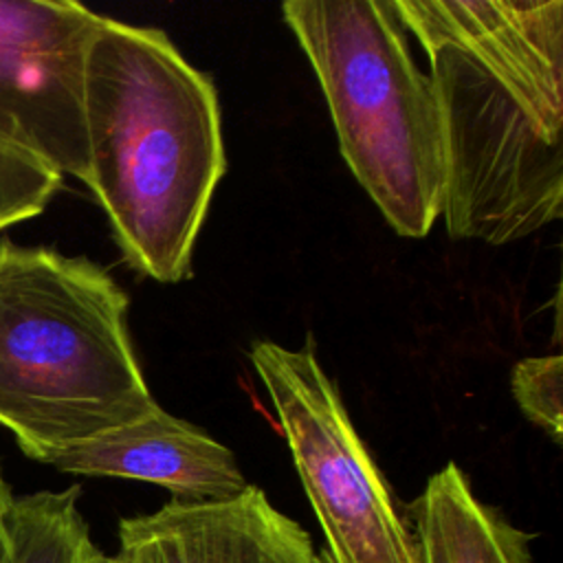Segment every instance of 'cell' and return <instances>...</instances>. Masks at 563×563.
<instances>
[{
	"instance_id": "obj_1",
	"label": "cell",
	"mask_w": 563,
	"mask_h": 563,
	"mask_svg": "<svg viewBox=\"0 0 563 563\" xmlns=\"http://www.w3.org/2000/svg\"><path fill=\"white\" fill-rule=\"evenodd\" d=\"M429 59L451 238L508 244L563 211V2L394 0Z\"/></svg>"
},
{
	"instance_id": "obj_2",
	"label": "cell",
	"mask_w": 563,
	"mask_h": 563,
	"mask_svg": "<svg viewBox=\"0 0 563 563\" xmlns=\"http://www.w3.org/2000/svg\"><path fill=\"white\" fill-rule=\"evenodd\" d=\"M88 189L125 262L163 284L191 253L227 156L218 92L165 31L106 18L86 64Z\"/></svg>"
},
{
	"instance_id": "obj_3",
	"label": "cell",
	"mask_w": 563,
	"mask_h": 563,
	"mask_svg": "<svg viewBox=\"0 0 563 563\" xmlns=\"http://www.w3.org/2000/svg\"><path fill=\"white\" fill-rule=\"evenodd\" d=\"M154 405L112 275L81 255L2 240L0 424L20 451L42 462Z\"/></svg>"
},
{
	"instance_id": "obj_4",
	"label": "cell",
	"mask_w": 563,
	"mask_h": 563,
	"mask_svg": "<svg viewBox=\"0 0 563 563\" xmlns=\"http://www.w3.org/2000/svg\"><path fill=\"white\" fill-rule=\"evenodd\" d=\"M282 15L321 84L352 176L398 235H427L444 205L442 125L396 2L290 0Z\"/></svg>"
},
{
	"instance_id": "obj_5",
	"label": "cell",
	"mask_w": 563,
	"mask_h": 563,
	"mask_svg": "<svg viewBox=\"0 0 563 563\" xmlns=\"http://www.w3.org/2000/svg\"><path fill=\"white\" fill-rule=\"evenodd\" d=\"M249 356L321 523L323 563H413L405 515L312 343L255 341Z\"/></svg>"
},
{
	"instance_id": "obj_6",
	"label": "cell",
	"mask_w": 563,
	"mask_h": 563,
	"mask_svg": "<svg viewBox=\"0 0 563 563\" xmlns=\"http://www.w3.org/2000/svg\"><path fill=\"white\" fill-rule=\"evenodd\" d=\"M106 18L73 0H0V132L81 183L86 64Z\"/></svg>"
},
{
	"instance_id": "obj_7",
	"label": "cell",
	"mask_w": 563,
	"mask_h": 563,
	"mask_svg": "<svg viewBox=\"0 0 563 563\" xmlns=\"http://www.w3.org/2000/svg\"><path fill=\"white\" fill-rule=\"evenodd\" d=\"M121 563H323L310 534L249 484L224 501H167L119 521Z\"/></svg>"
},
{
	"instance_id": "obj_8",
	"label": "cell",
	"mask_w": 563,
	"mask_h": 563,
	"mask_svg": "<svg viewBox=\"0 0 563 563\" xmlns=\"http://www.w3.org/2000/svg\"><path fill=\"white\" fill-rule=\"evenodd\" d=\"M42 462L73 475L158 484L176 501H224L249 486L231 449L158 402L128 424L51 451Z\"/></svg>"
},
{
	"instance_id": "obj_9",
	"label": "cell",
	"mask_w": 563,
	"mask_h": 563,
	"mask_svg": "<svg viewBox=\"0 0 563 563\" xmlns=\"http://www.w3.org/2000/svg\"><path fill=\"white\" fill-rule=\"evenodd\" d=\"M402 515L413 563H534L532 534L477 499L455 462L433 473Z\"/></svg>"
},
{
	"instance_id": "obj_10",
	"label": "cell",
	"mask_w": 563,
	"mask_h": 563,
	"mask_svg": "<svg viewBox=\"0 0 563 563\" xmlns=\"http://www.w3.org/2000/svg\"><path fill=\"white\" fill-rule=\"evenodd\" d=\"M79 486L13 497L0 563H108L79 512Z\"/></svg>"
},
{
	"instance_id": "obj_11",
	"label": "cell",
	"mask_w": 563,
	"mask_h": 563,
	"mask_svg": "<svg viewBox=\"0 0 563 563\" xmlns=\"http://www.w3.org/2000/svg\"><path fill=\"white\" fill-rule=\"evenodd\" d=\"M62 183L57 167L0 132V231L42 213Z\"/></svg>"
},
{
	"instance_id": "obj_12",
	"label": "cell",
	"mask_w": 563,
	"mask_h": 563,
	"mask_svg": "<svg viewBox=\"0 0 563 563\" xmlns=\"http://www.w3.org/2000/svg\"><path fill=\"white\" fill-rule=\"evenodd\" d=\"M510 391L521 413L554 442L563 429V356H528L512 367Z\"/></svg>"
},
{
	"instance_id": "obj_13",
	"label": "cell",
	"mask_w": 563,
	"mask_h": 563,
	"mask_svg": "<svg viewBox=\"0 0 563 563\" xmlns=\"http://www.w3.org/2000/svg\"><path fill=\"white\" fill-rule=\"evenodd\" d=\"M13 495L11 488L7 486L2 471H0V561L4 556V548H7V517H9V508H11Z\"/></svg>"
},
{
	"instance_id": "obj_14",
	"label": "cell",
	"mask_w": 563,
	"mask_h": 563,
	"mask_svg": "<svg viewBox=\"0 0 563 563\" xmlns=\"http://www.w3.org/2000/svg\"><path fill=\"white\" fill-rule=\"evenodd\" d=\"M108 563H121V561H117V559L112 556V559H108Z\"/></svg>"
}]
</instances>
